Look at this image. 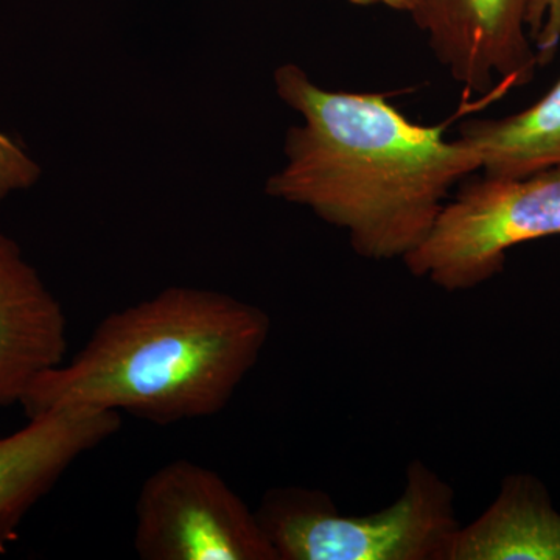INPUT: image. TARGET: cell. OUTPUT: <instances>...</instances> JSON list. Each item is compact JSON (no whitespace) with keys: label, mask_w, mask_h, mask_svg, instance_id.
Wrapping results in <instances>:
<instances>
[{"label":"cell","mask_w":560,"mask_h":560,"mask_svg":"<svg viewBox=\"0 0 560 560\" xmlns=\"http://www.w3.org/2000/svg\"><path fill=\"white\" fill-rule=\"evenodd\" d=\"M40 168L14 140L0 131V201L39 179Z\"/></svg>","instance_id":"cell-11"},{"label":"cell","mask_w":560,"mask_h":560,"mask_svg":"<svg viewBox=\"0 0 560 560\" xmlns=\"http://www.w3.org/2000/svg\"><path fill=\"white\" fill-rule=\"evenodd\" d=\"M350 5L355 7H383L393 11H400V13H410L415 0H348Z\"/></svg>","instance_id":"cell-13"},{"label":"cell","mask_w":560,"mask_h":560,"mask_svg":"<svg viewBox=\"0 0 560 560\" xmlns=\"http://www.w3.org/2000/svg\"><path fill=\"white\" fill-rule=\"evenodd\" d=\"M459 139L486 178L515 179L560 165V79L539 102L503 119L470 120Z\"/></svg>","instance_id":"cell-10"},{"label":"cell","mask_w":560,"mask_h":560,"mask_svg":"<svg viewBox=\"0 0 560 560\" xmlns=\"http://www.w3.org/2000/svg\"><path fill=\"white\" fill-rule=\"evenodd\" d=\"M278 560H447L456 530L455 490L423 460L389 508L342 515L319 490H270L256 511Z\"/></svg>","instance_id":"cell-3"},{"label":"cell","mask_w":560,"mask_h":560,"mask_svg":"<svg viewBox=\"0 0 560 560\" xmlns=\"http://www.w3.org/2000/svg\"><path fill=\"white\" fill-rule=\"evenodd\" d=\"M534 0H415L410 16L452 79L470 94L525 86L539 66L526 35ZM529 32V31H528Z\"/></svg>","instance_id":"cell-6"},{"label":"cell","mask_w":560,"mask_h":560,"mask_svg":"<svg viewBox=\"0 0 560 560\" xmlns=\"http://www.w3.org/2000/svg\"><path fill=\"white\" fill-rule=\"evenodd\" d=\"M270 331V315L256 305L172 287L102 319L21 405L28 419L60 411H125L156 425L212 418L256 366Z\"/></svg>","instance_id":"cell-2"},{"label":"cell","mask_w":560,"mask_h":560,"mask_svg":"<svg viewBox=\"0 0 560 560\" xmlns=\"http://www.w3.org/2000/svg\"><path fill=\"white\" fill-rule=\"evenodd\" d=\"M68 320L16 242L0 232V407L21 404L33 382L65 363Z\"/></svg>","instance_id":"cell-8"},{"label":"cell","mask_w":560,"mask_h":560,"mask_svg":"<svg viewBox=\"0 0 560 560\" xmlns=\"http://www.w3.org/2000/svg\"><path fill=\"white\" fill-rule=\"evenodd\" d=\"M276 91L304 124L287 135V165L267 194L305 206L370 260H404L429 237L451 191L480 171L464 140L415 124L385 94L319 88L294 65Z\"/></svg>","instance_id":"cell-1"},{"label":"cell","mask_w":560,"mask_h":560,"mask_svg":"<svg viewBox=\"0 0 560 560\" xmlns=\"http://www.w3.org/2000/svg\"><path fill=\"white\" fill-rule=\"evenodd\" d=\"M528 31L529 38L536 44L539 66L548 65L560 43V0H534Z\"/></svg>","instance_id":"cell-12"},{"label":"cell","mask_w":560,"mask_h":560,"mask_svg":"<svg viewBox=\"0 0 560 560\" xmlns=\"http://www.w3.org/2000/svg\"><path fill=\"white\" fill-rule=\"evenodd\" d=\"M114 411L47 412L0 438V555L16 540L25 515L69 467L119 431Z\"/></svg>","instance_id":"cell-7"},{"label":"cell","mask_w":560,"mask_h":560,"mask_svg":"<svg viewBox=\"0 0 560 560\" xmlns=\"http://www.w3.org/2000/svg\"><path fill=\"white\" fill-rule=\"evenodd\" d=\"M550 235H560V165L515 179L482 176L447 201L404 264L448 293L467 291L500 275L508 250Z\"/></svg>","instance_id":"cell-4"},{"label":"cell","mask_w":560,"mask_h":560,"mask_svg":"<svg viewBox=\"0 0 560 560\" xmlns=\"http://www.w3.org/2000/svg\"><path fill=\"white\" fill-rule=\"evenodd\" d=\"M447 560H560V512L544 482L504 478L488 510L456 530Z\"/></svg>","instance_id":"cell-9"},{"label":"cell","mask_w":560,"mask_h":560,"mask_svg":"<svg viewBox=\"0 0 560 560\" xmlns=\"http://www.w3.org/2000/svg\"><path fill=\"white\" fill-rule=\"evenodd\" d=\"M132 545L142 560H278L256 512L217 471L189 459L143 482Z\"/></svg>","instance_id":"cell-5"}]
</instances>
